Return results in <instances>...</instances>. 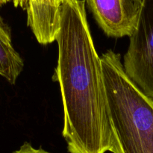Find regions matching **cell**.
<instances>
[{"instance_id":"cell-7","label":"cell","mask_w":153,"mask_h":153,"mask_svg":"<svg viewBox=\"0 0 153 153\" xmlns=\"http://www.w3.org/2000/svg\"><path fill=\"white\" fill-rule=\"evenodd\" d=\"M13 153H51L48 151L44 150L42 148H36L33 147L31 143L28 142H25L22 146L19 147V149L13 152Z\"/></svg>"},{"instance_id":"cell-9","label":"cell","mask_w":153,"mask_h":153,"mask_svg":"<svg viewBox=\"0 0 153 153\" xmlns=\"http://www.w3.org/2000/svg\"><path fill=\"white\" fill-rule=\"evenodd\" d=\"M137 1H139V2H140V3H142V1H143V0H137Z\"/></svg>"},{"instance_id":"cell-8","label":"cell","mask_w":153,"mask_h":153,"mask_svg":"<svg viewBox=\"0 0 153 153\" xmlns=\"http://www.w3.org/2000/svg\"><path fill=\"white\" fill-rule=\"evenodd\" d=\"M10 1H11V0H0V7L3 6L4 4H7V3L10 2Z\"/></svg>"},{"instance_id":"cell-1","label":"cell","mask_w":153,"mask_h":153,"mask_svg":"<svg viewBox=\"0 0 153 153\" xmlns=\"http://www.w3.org/2000/svg\"><path fill=\"white\" fill-rule=\"evenodd\" d=\"M85 0H66L55 41L58 56L52 80L64 109L62 136L69 153H116L101 58L91 36Z\"/></svg>"},{"instance_id":"cell-6","label":"cell","mask_w":153,"mask_h":153,"mask_svg":"<svg viewBox=\"0 0 153 153\" xmlns=\"http://www.w3.org/2000/svg\"><path fill=\"white\" fill-rule=\"evenodd\" d=\"M23 67V60L12 44L10 28L0 16V76L14 85Z\"/></svg>"},{"instance_id":"cell-4","label":"cell","mask_w":153,"mask_h":153,"mask_svg":"<svg viewBox=\"0 0 153 153\" xmlns=\"http://www.w3.org/2000/svg\"><path fill=\"white\" fill-rule=\"evenodd\" d=\"M103 32L111 37L130 36L137 25L141 3L137 0H85Z\"/></svg>"},{"instance_id":"cell-3","label":"cell","mask_w":153,"mask_h":153,"mask_svg":"<svg viewBox=\"0 0 153 153\" xmlns=\"http://www.w3.org/2000/svg\"><path fill=\"white\" fill-rule=\"evenodd\" d=\"M123 65L128 77L153 99V0L142 1Z\"/></svg>"},{"instance_id":"cell-2","label":"cell","mask_w":153,"mask_h":153,"mask_svg":"<svg viewBox=\"0 0 153 153\" xmlns=\"http://www.w3.org/2000/svg\"><path fill=\"white\" fill-rule=\"evenodd\" d=\"M101 60L116 153H153V99L128 77L120 54L109 49Z\"/></svg>"},{"instance_id":"cell-5","label":"cell","mask_w":153,"mask_h":153,"mask_svg":"<svg viewBox=\"0 0 153 153\" xmlns=\"http://www.w3.org/2000/svg\"><path fill=\"white\" fill-rule=\"evenodd\" d=\"M26 10L27 25L37 42L47 45L56 40L61 28V9L66 0H12Z\"/></svg>"}]
</instances>
